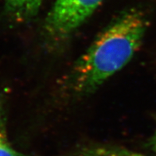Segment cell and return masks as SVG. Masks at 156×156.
Segmentation results:
<instances>
[{
	"mask_svg": "<svg viewBox=\"0 0 156 156\" xmlns=\"http://www.w3.org/2000/svg\"><path fill=\"white\" fill-rule=\"evenodd\" d=\"M146 29L145 16L136 9L112 21L75 63L67 78L68 90L76 96L97 90L129 62L140 48Z\"/></svg>",
	"mask_w": 156,
	"mask_h": 156,
	"instance_id": "1",
	"label": "cell"
},
{
	"mask_svg": "<svg viewBox=\"0 0 156 156\" xmlns=\"http://www.w3.org/2000/svg\"><path fill=\"white\" fill-rule=\"evenodd\" d=\"M104 0H56L45 21L44 32L52 43H62L80 27Z\"/></svg>",
	"mask_w": 156,
	"mask_h": 156,
	"instance_id": "2",
	"label": "cell"
},
{
	"mask_svg": "<svg viewBox=\"0 0 156 156\" xmlns=\"http://www.w3.org/2000/svg\"><path fill=\"white\" fill-rule=\"evenodd\" d=\"M43 0H5L6 12L19 21L27 20L36 15Z\"/></svg>",
	"mask_w": 156,
	"mask_h": 156,
	"instance_id": "3",
	"label": "cell"
},
{
	"mask_svg": "<svg viewBox=\"0 0 156 156\" xmlns=\"http://www.w3.org/2000/svg\"><path fill=\"white\" fill-rule=\"evenodd\" d=\"M70 156H144L125 148L108 145L84 147L74 151Z\"/></svg>",
	"mask_w": 156,
	"mask_h": 156,
	"instance_id": "4",
	"label": "cell"
},
{
	"mask_svg": "<svg viewBox=\"0 0 156 156\" xmlns=\"http://www.w3.org/2000/svg\"><path fill=\"white\" fill-rule=\"evenodd\" d=\"M0 156H25L13 147L7 137L6 115L4 109L0 105Z\"/></svg>",
	"mask_w": 156,
	"mask_h": 156,
	"instance_id": "5",
	"label": "cell"
},
{
	"mask_svg": "<svg viewBox=\"0 0 156 156\" xmlns=\"http://www.w3.org/2000/svg\"><path fill=\"white\" fill-rule=\"evenodd\" d=\"M151 146H152V148H153V150H154V151L156 153V131L154 136H153V138H152Z\"/></svg>",
	"mask_w": 156,
	"mask_h": 156,
	"instance_id": "6",
	"label": "cell"
}]
</instances>
